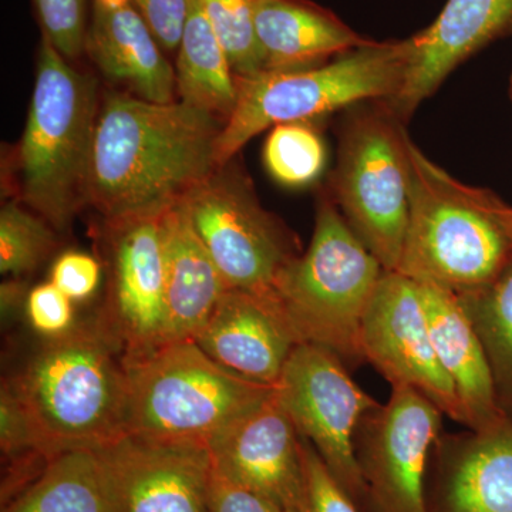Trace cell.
Instances as JSON below:
<instances>
[{
  "instance_id": "1",
  "label": "cell",
  "mask_w": 512,
  "mask_h": 512,
  "mask_svg": "<svg viewBox=\"0 0 512 512\" xmlns=\"http://www.w3.org/2000/svg\"><path fill=\"white\" fill-rule=\"evenodd\" d=\"M222 127L180 100L110 94L97 119L87 204L106 222L163 214L220 168Z\"/></svg>"
},
{
  "instance_id": "2",
  "label": "cell",
  "mask_w": 512,
  "mask_h": 512,
  "mask_svg": "<svg viewBox=\"0 0 512 512\" xmlns=\"http://www.w3.org/2000/svg\"><path fill=\"white\" fill-rule=\"evenodd\" d=\"M6 379L46 460L66 451L100 450L126 436V355L96 318L47 338Z\"/></svg>"
},
{
  "instance_id": "3",
  "label": "cell",
  "mask_w": 512,
  "mask_h": 512,
  "mask_svg": "<svg viewBox=\"0 0 512 512\" xmlns=\"http://www.w3.org/2000/svg\"><path fill=\"white\" fill-rule=\"evenodd\" d=\"M412 192L397 272L464 293L483 288L512 261L508 205L471 187L410 143Z\"/></svg>"
},
{
  "instance_id": "4",
  "label": "cell",
  "mask_w": 512,
  "mask_h": 512,
  "mask_svg": "<svg viewBox=\"0 0 512 512\" xmlns=\"http://www.w3.org/2000/svg\"><path fill=\"white\" fill-rule=\"evenodd\" d=\"M97 83L40 37L35 89L19 146L20 197L57 232L87 205Z\"/></svg>"
},
{
  "instance_id": "5",
  "label": "cell",
  "mask_w": 512,
  "mask_h": 512,
  "mask_svg": "<svg viewBox=\"0 0 512 512\" xmlns=\"http://www.w3.org/2000/svg\"><path fill=\"white\" fill-rule=\"evenodd\" d=\"M383 274L326 190L311 244L281 272L274 293L302 343L322 346L355 369L366 363L363 319Z\"/></svg>"
},
{
  "instance_id": "6",
  "label": "cell",
  "mask_w": 512,
  "mask_h": 512,
  "mask_svg": "<svg viewBox=\"0 0 512 512\" xmlns=\"http://www.w3.org/2000/svg\"><path fill=\"white\" fill-rule=\"evenodd\" d=\"M412 39L372 42L329 62L288 72L237 77L238 99L217 144V163L278 124L313 121L367 100H392L402 90Z\"/></svg>"
},
{
  "instance_id": "7",
  "label": "cell",
  "mask_w": 512,
  "mask_h": 512,
  "mask_svg": "<svg viewBox=\"0 0 512 512\" xmlns=\"http://www.w3.org/2000/svg\"><path fill=\"white\" fill-rule=\"evenodd\" d=\"M126 436L208 447L274 393L218 365L194 342L175 340L127 357Z\"/></svg>"
},
{
  "instance_id": "8",
  "label": "cell",
  "mask_w": 512,
  "mask_h": 512,
  "mask_svg": "<svg viewBox=\"0 0 512 512\" xmlns=\"http://www.w3.org/2000/svg\"><path fill=\"white\" fill-rule=\"evenodd\" d=\"M410 143L406 123L384 100L343 110L328 191L384 271H397L402 258L412 192Z\"/></svg>"
},
{
  "instance_id": "9",
  "label": "cell",
  "mask_w": 512,
  "mask_h": 512,
  "mask_svg": "<svg viewBox=\"0 0 512 512\" xmlns=\"http://www.w3.org/2000/svg\"><path fill=\"white\" fill-rule=\"evenodd\" d=\"M231 163L181 202L229 289L274 293L281 272L301 255L298 241Z\"/></svg>"
},
{
  "instance_id": "10",
  "label": "cell",
  "mask_w": 512,
  "mask_h": 512,
  "mask_svg": "<svg viewBox=\"0 0 512 512\" xmlns=\"http://www.w3.org/2000/svg\"><path fill=\"white\" fill-rule=\"evenodd\" d=\"M349 370L330 350L301 343L286 362L275 390L299 434L312 444L360 510L367 512L355 434L363 417L380 403L357 386Z\"/></svg>"
},
{
  "instance_id": "11",
  "label": "cell",
  "mask_w": 512,
  "mask_h": 512,
  "mask_svg": "<svg viewBox=\"0 0 512 512\" xmlns=\"http://www.w3.org/2000/svg\"><path fill=\"white\" fill-rule=\"evenodd\" d=\"M443 416L424 394L396 386L386 403L363 417L355 453L367 512H429L427 474Z\"/></svg>"
},
{
  "instance_id": "12",
  "label": "cell",
  "mask_w": 512,
  "mask_h": 512,
  "mask_svg": "<svg viewBox=\"0 0 512 512\" xmlns=\"http://www.w3.org/2000/svg\"><path fill=\"white\" fill-rule=\"evenodd\" d=\"M161 215L106 222V299L96 319L127 357L168 343Z\"/></svg>"
},
{
  "instance_id": "13",
  "label": "cell",
  "mask_w": 512,
  "mask_h": 512,
  "mask_svg": "<svg viewBox=\"0 0 512 512\" xmlns=\"http://www.w3.org/2000/svg\"><path fill=\"white\" fill-rule=\"evenodd\" d=\"M360 343L366 363L390 386L412 387L461 423L460 402L434 349L419 282L384 271L363 319Z\"/></svg>"
},
{
  "instance_id": "14",
  "label": "cell",
  "mask_w": 512,
  "mask_h": 512,
  "mask_svg": "<svg viewBox=\"0 0 512 512\" xmlns=\"http://www.w3.org/2000/svg\"><path fill=\"white\" fill-rule=\"evenodd\" d=\"M99 454L113 512H210L214 460L192 443L120 437Z\"/></svg>"
},
{
  "instance_id": "15",
  "label": "cell",
  "mask_w": 512,
  "mask_h": 512,
  "mask_svg": "<svg viewBox=\"0 0 512 512\" xmlns=\"http://www.w3.org/2000/svg\"><path fill=\"white\" fill-rule=\"evenodd\" d=\"M208 448L221 474L282 511L298 512L305 504L303 439L276 390L218 434Z\"/></svg>"
},
{
  "instance_id": "16",
  "label": "cell",
  "mask_w": 512,
  "mask_h": 512,
  "mask_svg": "<svg viewBox=\"0 0 512 512\" xmlns=\"http://www.w3.org/2000/svg\"><path fill=\"white\" fill-rule=\"evenodd\" d=\"M512 36V0H447L429 28L410 36L413 53L402 90L384 100L404 123L461 63Z\"/></svg>"
},
{
  "instance_id": "17",
  "label": "cell",
  "mask_w": 512,
  "mask_h": 512,
  "mask_svg": "<svg viewBox=\"0 0 512 512\" xmlns=\"http://www.w3.org/2000/svg\"><path fill=\"white\" fill-rule=\"evenodd\" d=\"M195 343L218 365L268 386H276L301 339L275 293L228 289Z\"/></svg>"
},
{
  "instance_id": "18",
  "label": "cell",
  "mask_w": 512,
  "mask_h": 512,
  "mask_svg": "<svg viewBox=\"0 0 512 512\" xmlns=\"http://www.w3.org/2000/svg\"><path fill=\"white\" fill-rule=\"evenodd\" d=\"M429 512H512V419L441 433L427 474Z\"/></svg>"
},
{
  "instance_id": "19",
  "label": "cell",
  "mask_w": 512,
  "mask_h": 512,
  "mask_svg": "<svg viewBox=\"0 0 512 512\" xmlns=\"http://www.w3.org/2000/svg\"><path fill=\"white\" fill-rule=\"evenodd\" d=\"M133 0H93L84 52L110 82L153 103H173L175 70Z\"/></svg>"
},
{
  "instance_id": "20",
  "label": "cell",
  "mask_w": 512,
  "mask_h": 512,
  "mask_svg": "<svg viewBox=\"0 0 512 512\" xmlns=\"http://www.w3.org/2000/svg\"><path fill=\"white\" fill-rule=\"evenodd\" d=\"M419 285L434 349L460 402L461 424L481 431L510 420L498 399L483 342L457 293L437 285Z\"/></svg>"
},
{
  "instance_id": "21",
  "label": "cell",
  "mask_w": 512,
  "mask_h": 512,
  "mask_svg": "<svg viewBox=\"0 0 512 512\" xmlns=\"http://www.w3.org/2000/svg\"><path fill=\"white\" fill-rule=\"evenodd\" d=\"M254 12L265 72L319 66L372 42L311 0H255Z\"/></svg>"
},
{
  "instance_id": "22",
  "label": "cell",
  "mask_w": 512,
  "mask_h": 512,
  "mask_svg": "<svg viewBox=\"0 0 512 512\" xmlns=\"http://www.w3.org/2000/svg\"><path fill=\"white\" fill-rule=\"evenodd\" d=\"M161 227L168 342L192 340L229 288L192 227L183 202L163 212Z\"/></svg>"
},
{
  "instance_id": "23",
  "label": "cell",
  "mask_w": 512,
  "mask_h": 512,
  "mask_svg": "<svg viewBox=\"0 0 512 512\" xmlns=\"http://www.w3.org/2000/svg\"><path fill=\"white\" fill-rule=\"evenodd\" d=\"M177 53L174 70L180 101L227 123L237 104V76L201 0H192Z\"/></svg>"
},
{
  "instance_id": "24",
  "label": "cell",
  "mask_w": 512,
  "mask_h": 512,
  "mask_svg": "<svg viewBox=\"0 0 512 512\" xmlns=\"http://www.w3.org/2000/svg\"><path fill=\"white\" fill-rule=\"evenodd\" d=\"M2 512H113L99 454L73 450L50 458Z\"/></svg>"
},
{
  "instance_id": "25",
  "label": "cell",
  "mask_w": 512,
  "mask_h": 512,
  "mask_svg": "<svg viewBox=\"0 0 512 512\" xmlns=\"http://www.w3.org/2000/svg\"><path fill=\"white\" fill-rule=\"evenodd\" d=\"M490 360L498 399L512 413V261L483 288L457 293Z\"/></svg>"
},
{
  "instance_id": "26",
  "label": "cell",
  "mask_w": 512,
  "mask_h": 512,
  "mask_svg": "<svg viewBox=\"0 0 512 512\" xmlns=\"http://www.w3.org/2000/svg\"><path fill=\"white\" fill-rule=\"evenodd\" d=\"M325 141L311 121L278 124L272 127L264 144L266 171L289 188L315 183L325 170Z\"/></svg>"
},
{
  "instance_id": "27",
  "label": "cell",
  "mask_w": 512,
  "mask_h": 512,
  "mask_svg": "<svg viewBox=\"0 0 512 512\" xmlns=\"http://www.w3.org/2000/svg\"><path fill=\"white\" fill-rule=\"evenodd\" d=\"M56 229L19 205L6 202L0 211V272L20 278L35 272L55 251Z\"/></svg>"
},
{
  "instance_id": "28",
  "label": "cell",
  "mask_w": 512,
  "mask_h": 512,
  "mask_svg": "<svg viewBox=\"0 0 512 512\" xmlns=\"http://www.w3.org/2000/svg\"><path fill=\"white\" fill-rule=\"evenodd\" d=\"M255 0H201L212 30L220 39L235 76L247 79L265 72L255 32Z\"/></svg>"
},
{
  "instance_id": "29",
  "label": "cell",
  "mask_w": 512,
  "mask_h": 512,
  "mask_svg": "<svg viewBox=\"0 0 512 512\" xmlns=\"http://www.w3.org/2000/svg\"><path fill=\"white\" fill-rule=\"evenodd\" d=\"M42 35L64 59H79L84 53L89 29V0H33Z\"/></svg>"
},
{
  "instance_id": "30",
  "label": "cell",
  "mask_w": 512,
  "mask_h": 512,
  "mask_svg": "<svg viewBox=\"0 0 512 512\" xmlns=\"http://www.w3.org/2000/svg\"><path fill=\"white\" fill-rule=\"evenodd\" d=\"M0 448L8 463L42 457L37 453L35 431L28 414L6 377L0 387Z\"/></svg>"
},
{
  "instance_id": "31",
  "label": "cell",
  "mask_w": 512,
  "mask_h": 512,
  "mask_svg": "<svg viewBox=\"0 0 512 512\" xmlns=\"http://www.w3.org/2000/svg\"><path fill=\"white\" fill-rule=\"evenodd\" d=\"M303 453L306 467V500L298 512H363L340 487L315 448L305 439Z\"/></svg>"
},
{
  "instance_id": "32",
  "label": "cell",
  "mask_w": 512,
  "mask_h": 512,
  "mask_svg": "<svg viewBox=\"0 0 512 512\" xmlns=\"http://www.w3.org/2000/svg\"><path fill=\"white\" fill-rule=\"evenodd\" d=\"M73 303L56 285L46 282L28 292L26 318L40 336L56 338L76 325Z\"/></svg>"
},
{
  "instance_id": "33",
  "label": "cell",
  "mask_w": 512,
  "mask_h": 512,
  "mask_svg": "<svg viewBox=\"0 0 512 512\" xmlns=\"http://www.w3.org/2000/svg\"><path fill=\"white\" fill-rule=\"evenodd\" d=\"M50 282L73 302L92 298L101 282V265L86 252H64L52 266Z\"/></svg>"
},
{
  "instance_id": "34",
  "label": "cell",
  "mask_w": 512,
  "mask_h": 512,
  "mask_svg": "<svg viewBox=\"0 0 512 512\" xmlns=\"http://www.w3.org/2000/svg\"><path fill=\"white\" fill-rule=\"evenodd\" d=\"M133 3L161 47L168 52L178 50L192 0H133Z\"/></svg>"
},
{
  "instance_id": "35",
  "label": "cell",
  "mask_w": 512,
  "mask_h": 512,
  "mask_svg": "<svg viewBox=\"0 0 512 512\" xmlns=\"http://www.w3.org/2000/svg\"><path fill=\"white\" fill-rule=\"evenodd\" d=\"M210 512H284L262 495L229 480L214 466Z\"/></svg>"
},
{
  "instance_id": "36",
  "label": "cell",
  "mask_w": 512,
  "mask_h": 512,
  "mask_svg": "<svg viewBox=\"0 0 512 512\" xmlns=\"http://www.w3.org/2000/svg\"><path fill=\"white\" fill-rule=\"evenodd\" d=\"M26 299H28V293L23 289V285L18 282V278L3 282L2 289H0V308H2L3 322L12 320L20 308H25Z\"/></svg>"
},
{
  "instance_id": "37",
  "label": "cell",
  "mask_w": 512,
  "mask_h": 512,
  "mask_svg": "<svg viewBox=\"0 0 512 512\" xmlns=\"http://www.w3.org/2000/svg\"><path fill=\"white\" fill-rule=\"evenodd\" d=\"M507 222H508V227H510L511 232H512V207H510V205H508V210H507Z\"/></svg>"
},
{
  "instance_id": "38",
  "label": "cell",
  "mask_w": 512,
  "mask_h": 512,
  "mask_svg": "<svg viewBox=\"0 0 512 512\" xmlns=\"http://www.w3.org/2000/svg\"><path fill=\"white\" fill-rule=\"evenodd\" d=\"M508 94H510V100H511V103H512V73H511V76H510V84H508Z\"/></svg>"
}]
</instances>
